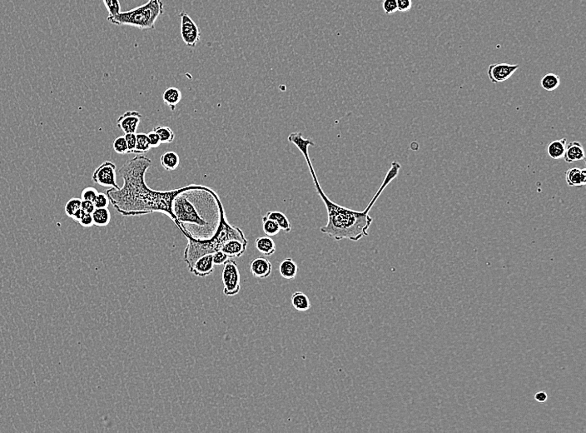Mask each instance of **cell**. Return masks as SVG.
I'll return each mask as SVG.
<instances>
[{"label":"cell","mask_w":586,"mask_h":433,"mask_svg":"<svg viewBox=\"0 0 586 433\" xmlns=\"http://www.w3.org/2000/svg\"><path fill=\"white\" fill-rule=\"evenodd\" d=\"M266 217L269 219L275 221V222L279 225V227L281 230L286 232V233H290L292 231V226L290 223L288 218L287 216L282 212L279 211H269L266 213Z\"/></svg>","instance_id":"23"},{"label":"cell","mask_w":586,"mask_h":433,"mask_svg":"<svg viewBox=\"0 0 586 433\" xmlns=\"http://www.w3.org/2000/svg\"><path fill=\"white\" fill-rule=\"evenodd\" d=\"M563 158L568 164H571L573 162L582 161V160L585 159L584 147L579 142H571L566 147V151H565Z\"/></svg>","instance_id":"13"},{"label":"cell","mask_w":586,"mask_h":433,"mask_svg":"<svg viewBox=\"0 0 586 433\" xmlns=\"http://www.w3.org/2000/svg\"><path fill=\"white\" fill-rule=\"evenodd\" d=\"M229 257L227 256V254H224L223 251L216 252L214 254V263L215 265H223L228 259Z\"/></svg>","instance_id":"35"},{"label":"cell","mask_w":586,"mask_h":433,"mask_svg":"<svg viewBox=\"0 0 586 433\" xmlns=\"http://www.w3.org/2000/svg\"><path fill=\"white\" fill-rule=\"evenodd\" d=\"M298 270V266L292 258H286L279 266L280 275L287 280H293L297 277Z\"/></svg>","instance_id":"16"},{"label":"cell","mask_w":586,"mask_h":433,"mask_svg":"<svg viewBox=\"0 0 586 433\" xmlns=\"http://www.w3.org/2000/svg\"><path fill=\"white\" fill-rule=\"evenodd\" d=\"M151 166L152 160L143 155H137L125 162L119 169L124 185L119 189H107L106 194L113 208L123 216L161 213L166 214L174 222L171 203L179 189L170 191L150 189L145 182V174Z\"/></svg>","instance_id":"1"},{"label":"cell","mask_w":586,"mask_h":433,"mask_svg":"<svg viewBox=\"0 0 586 433\" xmlns=\"http://www.w3.org/2000/svg\"><path fill=\"white\" fill-rule=\"evenodd\" d=\"M222 281L223 283V293L226 296L232 297L239 293L241 290L240 272L236 262L229 258L224 263Z\"/></svg>","instance_id":"6"},{"label":"cell","mask_w":586,"mask_h":433,"mask_svg":"<svg viewBox=\"0 0 586 433\" xmlns=\"http://www.w3.org/2000/svg\"><path fill=\"white\" fill-rule=\"evenodd\" d=\"M186 238L187 245L184 251V261L189 269L193 267L196 261L202 255L220 251L227 241L238 239L242 242H248L242 229L233 227L227 222L226 214L222 218L218 233L208 240L197 241L190 238Z\"/></svg>","instance_id":"4"},{"label":"cell","mask_w":586,"mask_h":433,"mask_svg":"<svg viewBox=\"0 0 586 433\" xmlns=\"http://www.w3.org/2000/svg\"><path fill=\"white\" fill-rule=\"evenodd\" d=\"M148 137H149V143H150L151 148H157L162 144V142L160 140L159 136L157 134L155 131L153 130L148 133Z\"/></svg>","instance_id":"36"},{"label":"cell","mask_w":586,"mask_h":433,"mask_svg":"<svg viewBox=\"0 0 586 433\" xmlns=\"http://www.w3.org/2000/svg\"><path fill=\"white\" fill-rule=\"evenodd\" d=\"M288 141L295 144L300 152L303 154L308 165V169L310 170L316 190L326 205L328 216L327 223L323 227H321L320 231L322 234L329 236L330 238H333L336 241L348 239L353 242H357L361 240L363 237L368 236V229L373 222V218L369 215V212L373 205L375 204V202L378 201L382 192L384 191V189L388 186V184H391L393 179L397 177L401 169V164L396 161L391 163V169H389L386 173L382 185L380 186L378 191L374 195L371 202H369V204L363 211H355L353 209H347L335 203L332 200L329 199L327 196L322 191L316 172L312 166L310 156L308 153L309 147L315 146L314 143L310 139H304L300 132H292L288 136Z\"/></svg>","instance_id":"2"},{"label":"cell","mask_w":586,"mask_h":433,"mask_svg":"<svg viewBox=\"0 0 586 433\" xmlns=\"http://www.w3.org/2000/svg\"><path fill=\"white\" fill-rule=\"evenodd\" d=\"M153 130L159 136L162 144H170L175 138V133L169 127L166 126H157L153 128Z\"/></svg>","instance_id":"26"},{"label":"cell","mask_w":586,"mask_h":433,"mask_svg":"<svg viewBox=\"0 0 586 433\" xmlns=\"http://www.w3.org/2000/svg\"><path fill=\"white\" fill-rule=\"evenodd\" d=\"M124 137H125L127 144H128V153H134L135 148H136V142H137L136 133H125Z\"/></svg>","instance_id":"34"},{"label":"cell","mask_w":586,"mask_h":433,"mask_svg":"<svg viewBox=\"0 0 586 433\" xmlns=\"http://www.w3.org/2000/svg\"><path fill=\"white\" fill-rule=\"evenodd\" d=\"M160 163L165 170L174 171L179 166L180 157L175 152L168 151L161 156Z\"/></svg>","instance_id":"20"},{"label":"cell","mask_w":586,"mask_h":433,"mask_svg":"<svg viewBox=\"0 0 586 433\" xmlns=\"http://www.w3.org/2000/svg\"><path fill=\"white\" fill-rule=\"evenodd\" d=\"M116 166L112 162L105 161L93 172L92 179L102 187H111L119 189L116 182Z\"/></svg>","instance_id":"8"},{"label":"cell","mask_w":586,"mask_h":433,"mask_svg":"<svg viewBox=\"0 0 586 433\" xmlns=\"http://www.w3.org/2000/svg\"><path fill=\"white\" fill-rule=\"evenodd\" d=\"M93 225L97 227H106L109 224L111 220L110 212L108 208L95 209L92 213Z\"/></svg>","instance_id":"22"},{"label":"cell","mask_w":586,"mask_h":433,"mask_svg":"<svg viewBox=\"0 0 586 433\" xmlns=\"http://www.w3.org/2000/svg\"><path fill=\"white\" fill-rule=\"evenodd\" d=\"M519 67L520 64L493 63L488 67V77L491 83H502L510 79Z\"/></svg>","instance_id":"9"},{"label":"cell","mask_w":586,"mask_h":433,"mask_svg":"<svg viewBox=\"0 0 586 433\" xmlns=\"http://www.w3.org/2000/svg\"><path fill=\"white\" fill-rule=\"evenodd\" d=\"M396 2H397V11H409L412 7L411 0H396Z\"/></svg>","instance_id":"37"},{"label":"cell","mask_w":586,"mask_h":433,"mask_svg":"<svg viewBox=\"0 0 586 433\" xmlns=\"http://www.w3.org/2000/svg\"><path fill=\"white\" fill-rule=\"evenodd\" d=\"M174 223L186 238L208 240L215 236L225 214L218 193L208 187L191 184L178 189L172 200Z\"/></svg>","instance_id":"3"},{"label":"cell","mask_w":586,"mask_h":433,"mask_svg":"<svg viewBox=\"0 0 586 433\" xmlns=\"http://www.w3.org/2000/svg\"><path fill=\"white\" fill-rule=\"evenodd\" d=\"M81 198H73L68 200L65 204V207H64V211H65L67 216H68L70 218H72L75 212L81 209Z\"/></svg>","instance_id":"28"},{"label":"cell","mask_w":586,"mask_h":433,"mask_svg":"<svg viewBox=\"0 0 586 433\" xmlns=\"http://www.w3.org/2000/svg\"><path fill=\"white\" fill-rule=\"evenodd\" d=\"M382 9L386 14H392L397 11L396 0H383Z\"/></svg>","instance_id":"33"},{"label":"cell","mask_w":586,"mask_h":433,"mask_svg":"<svg viewBox=\"0 0 586 433\" xmlns=\"http://www.w3.org/2000/svg\"><path fill=\"white\" fill-rule=\"evenodd\" d=\"M110 17L116 16L121 12V5L119 0H103Z\"/></svg>","instance_id":"30"},{"label":"cell","mask_w":586,"mask_h":433,"mask_svg":"<svg viewBox=\"0 0 586 433\" xmlns=\"http://www.w3.org/2000/svg\"><path fill=\"white\" fill-rule=\"evenodd\" d=\"M541 83L544 89L548 92H552L559 88L560 85V79L557 74H547L542 78Z\"/></svg>","instance_id":"24"},{"label":"cell","mask_w":586,"mask_h":433,"mask_svg":"<svg viewBox=\"0 0 586 433\" xmlns=\"http://www.w3.org/2000/svg\"><path fill=\"white\" fill-rule=\"evenodd\" d=\"M292 304L299 312H306L312 307L310 299L304 292H296L292 294Z\"/></svg>","instance_id":"21"},{"label":"cell","mask_w":586,"mask_h":433,"mask_svg":"<svg viewBox=\"0 0 586 433\" xmlns=\"http://www.w3.org/2000/svg\"><path fill=\"white\" fill-rule=\"evenodd\" d=\"M113 150L119 154H126L128 152V144L124 136H120L115 139L112 144Z\"/></svg>","instance_id":"29"},{"label":"cell","mask_w":586,"mask_h":433,"mask_svg":"<svg viewBox=\"0 0 586 433\" xmlns=\"http://www.w3.org/2000/svg\"><path fill=\"white\" fill-rule=\"evenodd\" d=\"M180 18H181L180 32L182 41L187 47H196L201 38L199 28L186 12H182L180 14Z\"/></svg>","instance_id":"7"},{"label":"cell","mask_w":586,"mask_h":433,"mask_svg":"<svg viewBox=\"0 0 586 433\" xmlns=\"http://www.w3.org/2000/svg\"><path fill=\"white\" fill-rule=\"evenodd\" d=\"M566 184L570 187H583L586 184V169L573 168L566 171Z\"/></svg>","instance_id":"15"},{"label":"cell","mask_w":586,"mask_h":433,"mask_svg":"<svg viewBox=\"0 0 586 433\" xmlns=\"http://www.w3.org/2000/svg\"><path fill=\"white\" fill-rule=\"evenodd\" d=\"M247 244L248 242H242L238 239H231L223 245L221 251L227 254L230 258H240L245 253Z\"/></svg>","instance_id":"14"},{"label":"cell","mask_w":586,"mask_h":433,"mask_svg":"<svg viewBox=\"0 0 586 433\" xmlns=\"http://www.w3.org/2000/svg\"><path fill=\"white\" fill-rule=\"evenodd\" d=\"M255 246L256 249L265 256H271L276 252V244L271 237L263 236L256 238L255 241Z\"/></svg>","instance_id":"18"},{"label":"cell","mask_w":586,"mask_h":433,"mask_svg":"<svg viewBox=\"0 0 586 433\" xmlns=\"http://www.w3.org/2000/svg\"><path fill=\"white\" fill-rule=\"evenodd\" d=\"M79 224L83 227H90L93 226V219L91 213H85L81 220L79 222Z\"/></svg>","instance_id":"38"},{"label":"cell","mask_w":586,"mask_h":433,"mask_svg":"<svg viewBox=\"0 0 586 433\" xmlns=\"http://www.w3.org/2000/svg\"><path fill=\"white\" fill-rule=\"evenodd\" d=\"M142 120V115L137 111H128L118 119L117 125L125 133H136Z\"/></svg>","instance_id":"10"},{"label":"cell","mask_w":586,"mask_h":433,"mask_svg":"<svg viewBox=\"0 0 586 433\" xmlns=\"http://www.w3.org/2000/svg\"><path fill=\"white\" fill-rule=\"evenodd\" d=\"M163 13V3L161 0H149L146 4L128 11L120 12L112 17L108 16L107 19L118 26H131L142 30H153L157 18Z\"/></svg>","instance_id":"5"},{"label":"cell","mask_w":586,"mask_h":433,"mask_svg":"<svg viewBox=\"0 0 586 433\" xmlns=\"http://www.w3.org/2000/svg\"><path fill=\"white\" fill-rule=\"evenodd\" d=\"M566 139L554 140L547 147V153L552 159L558 160L563 158L566 151Z\"/></svg>","instance_id":"19"},{"label":"cell","mask_w":586,"mask_h":433,"mask_svg":"<svg viewBox=\"0 0 586 433\" xmlns=\"http://www.w3.org/2000/svg\"><path fill=\"white\" fill-rule=\"evenodd\" d=\"M98 193H99V192H98V190H97L95 188L88 187V188H86V189H83V191H82L81 199L93 202L95 198H96L97 195H98Z\"/></svg>","instance_id":"32"},{"label":"cell","mask_w":586,"mask_h":433,"mask_svg":"<svg viewBox=\"0 0 586 433\" xmlns=\"http://www.w3.org/2000/svg\"><path fill=\"white\" fill-rule=\"evenodd\" d=\"M136 148H135L134 153L137 154H142V153H146L150 150L151 146L150 143H149V137L147 133L144 132H139V133H136Z\"/></svg>","instance_id":"25"},{"label":"cell","mask_w":586,"mask_h":433,"mask_svg":"<svg viewBox=\"0 0 586 433\" xmlns=\"http://www.w3.org/2000/svg\"><path fill=\"white\" fill-rule=\"evenodd\" d=\"M84 214H85V212L83 211V209H79V210L75 212V214L73 215V220L75 221V222H79V221L81 220Z\"/></svg>","instance_id":"41"},{"label":"cell","mask_w":586,"mask_h":433,"mask_svg":"<svg viewBox=\"0 0 586 433\" xmlns=\"http://www.w3.org/2000/svg\"><path fill=\"white\" fill-rule=\"evenodd\" d=\"M547 398H548V396L546 394V392H538V393H536V394L534 395V399L539 402H546Z\"/></svg>","instance_id":"40"},{"label":"cell","mask_w":586,"mask_h":433,"mask_svg":"<svg viewBox=\"0 0 586 433\" xmlns=\"http://www.w3.org/2000/svg\"><path fill=\"white\" fill-rule=\"evenodd\" d=\"M162 100L165 105L171 110H175L176 106L182 100V92L175 87L167 88L162 95Z\"/></svg>","instance_id":"17"},{"label":"cell","mask_w":586,"mask_h":433,"mask_svg":"<svg viewBox=\"0 0 586 433\" xmlns=\"http://www.w3.org/2000/svg\"><path fill=\"white\" fill-rule=\"evenodd\" d=\"M109 202H110L106 193H99L93 201V204L96 209H101V208H108Z\"/></svg>","instance_id":"31"},{"label":"cell","mask_w":586,"mask_h":433,"mask_svg":"<svg viewBox=\"0 0 586 433\" xmlns=\"http://www.w3.org/2000/svg\"><path fill=\"white\" fill-rule=\"evenodd\" d=\"M214 254H205L196 261L189 271L195 276L203 278L214 272Z\"/></svg>","instance_id":"11"},{"label":"cell","mask_w":586,"mask_h":433,"mask_svg":"<svg viewBox=\"0 0 586 433\" xmlns=\"http://www.w3.org/2000/svg\"><path fill=\"white\" fill-rule=\"evenodd\" d=\"M81 209H83V211L85 212V213H91V214H92L96 208H95V204H93V202L87 201V200H82Z\"/></svg>","instance_id":"39"},{"label":"cell","mask_w":586,"mask_h":433,"mask_svg":"<svg viewBox=\"0 0 586 433\" xmlns=\"http://www.w3.org/2000/svg\"><path fill=\"white\" fill-rule=\"evenodd\" d=\"M263 229L266 235L268 236V237L276 236V234H279V232L281 231L279 225L275 221L267 218L266 216L263 217Z\"/></svg>","instance_id":"27"},{"label":"cell","mask_w":586,"mask_h":433,"mask_svg":"<svg viewBox=\"0 0 586 433\" xmlns=\"http://www.w3.org/2000/svg\"><path fill=\"white\" fill-rule=\"evenodd\" d=\"M272 271V263L265 258H256L250 264V272L256 279H267Z\"/></svg>","instance_id":"12"}]
</instances>
